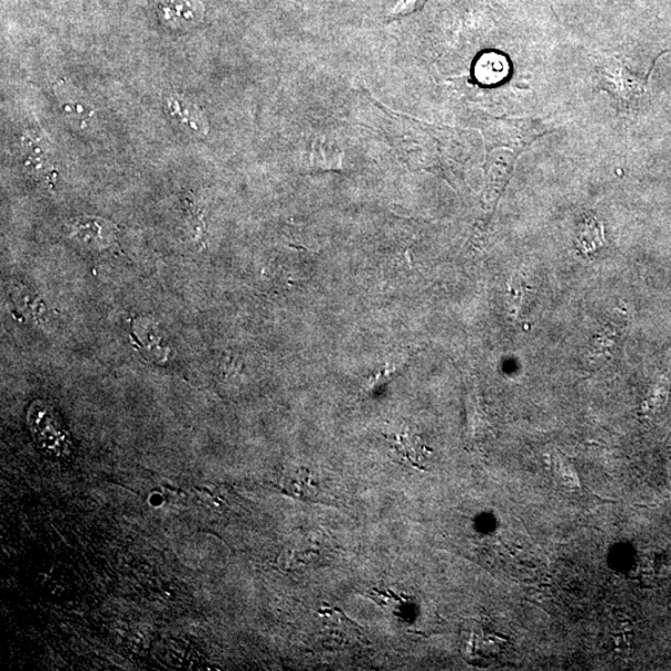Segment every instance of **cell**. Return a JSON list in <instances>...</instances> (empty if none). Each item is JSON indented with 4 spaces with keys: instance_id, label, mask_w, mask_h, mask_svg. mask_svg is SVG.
I'll return each instance as SVG.
<instances>
[{
    "instance_id": "4fadbf2b",
    "label": "cell",
    "mask_w": 671,
    "mask_h": 671,
    "mask_svg": "<svg viewBox=\"0 0 671 671\" xmlns=\"http://www.w3.org/2000/svg\"><path fill=\"white\" fill-rule=\"evenodd\" d=\"M61 103L64 114H66L68 117H72L74 123H78L82 120L84 126H86L85 124L87 118L93 116L90 108L84 106V104L82 103L74 102V98H72L71 96H68V94L65 93V88L64 94L62 95Z\"/></svg>"
},
{
    "instance_id": "6da1fadb",
    "label": "cell",
    "mask_w": 671,
    "mask_h": 671,
    "mask_svg": "<svg viewBox=\"0 0 671 671\" xmlns=\"http://www.w3.org/2000/svg\"><path fill=\"white\" fill-rule=\"evenodd\" d=\"M597 82L626 110H635L648 100V77L630 72L618 58L606 57L599 63Z\"/></svg>"
},
{
    "instance_id": "277c9868",
    "label": "cell",
    "mask_w": 671,
    "mask_h": 671,
    "mask_svg": "<svg viewBox=\"0 0 671 671\" xmlns=\"http://www.w3.org/2000/svg\"><path fill=\"white\" fill-rule=\"evenodd\" d=\"M627 321L625 315H615L592 339L586 351L587 366L600 368L616 356L617 349L625 338Z\"/></svg>"
},
{
    "instance_id": "30bf717a",
    "label": "cell",
    "mask_w": 671,
    "mask_h": 671,
    "mask_svg": "<svg viewBox=\"0 0 671 671\" xmlns=\"http://www.w3.org/2000/svg\"><path fill=\"white\" fill-rule=\"evenodd\" d=\"M394 447L398 452V456L404 461L412 464L413 467L424 469V460H426V449L422 446L416 437L407 436L403 434L394 440Z\"/></svg>"
},
{
    "instance_id": "52a82bcc",
    "label": "cell",
    "mask_w": 671,
    "mask_h": 671,
    "mask_svg": "<svg viewBox=\"0 0 671 671\" xmlns=\"http://www.w3.org/2000/svg\"><path fill=\"white\" fill-rule=\"evenodd\" d=\"M606 244L605 225L596 215L585 214L578 223L576 245L579 252L590 255Z\"/></svg>"
},
{
    "instance_id": "8fae6325",
    "label": "cell",
    "mask_w": 671,
    "mask_h": 671,
    "mask_svg": "<svg viewBox=\"0 0 671 671\" xmlns=\"http://www.w3.org/2000/svg\"><path fill=\"white\" fill-rule=\"evenodd\" d=\"M311 166L320 170H339L342 155L332 150L328 145L316 142L310 151Z\"/></svg>"
},
{
    "instance_id": "9c48e42d",
    "label": "cell",
    "mask_w": 671,
    "mask_h": 671,
    "mask_svg": "<svg viewBox=\"0 0 671 671\" xmlns=\"http://www.w3.org/2000/svg\"><path fill=\"white\" fill-rule=\"evenodd\" d=\"M528 292L529 286L524 279V276H522V274L519 271H515L514 275L511 276L508 286L507 306L510 320L514 322L518 320L522 308H524Z\"/></svg>"
},
{
    "instance_id": "ba28073f",
    "label": "cell",
    "mask_w": 671,
    "mask_h": 671,
    "mask_svg": "<svg viewBox=\"0 0 671 671\" xmlns=\"http://www.w3.org/2000/svg\"><path fill=\"white\" fill-rule=\"evenodd\" d=\"M23 152L26 170L38 175V179H45L52 168L47 160L46 146L39 143L38 137H32L31 140H25L24 137Z\"/></svg>"
},
{
    "instance_id": "7a4b0ae2",
    "label": "cell",
    "mask_w": 671,
    "mask_h": 671,
    "mask_svg": "<svg viewBox=\"0 0 671 671\" xmlns=\"http://www.w3.org/2000/svg\"><path fill=\"white\" fill-rule=\"evenodd\" d=\"M461 654L469 664L488 667L505 651L508 638L488 621L468 620L461 628Z\"/></svg>"
},
{
    "instance_id": "5b68a950",
    "label": "cell",
    "mask_w": 671,
    "mask_h": 671,
    "mask_svg": "<svg viewBox=\"0 0 671 671\" xmlns=\"http://www.w3.org/2000/svg\"><path fill=\"white\" fill-rule=\"evenodd\" d=\"M281 488L286 496L303 501H320L322 489L315 473L306 468H292L281 478Z\"/></svg>"
},
{
    "instance_id": "5bb4252c",
    "label": "cell",
    "mask_w": 671,
    "mask_h": 671,
    "mask_svg": "<svg viewBox=\"0 0 671 671\" xmlns=\"http://www.w3.org/2000/svg\"><path fill=\"white\" fill-rule=\"evenodd\" d=\"M426 0H398L396 8L393 9L392 15H407L423 6Z\"/></svg>"
},
{
    "instance_id": "7c38bea8",
    "label": "cell",
    "mask_w": 671,
    "mask_h": 671,
    "mask_svg": "<svg viewBox=\"0 0 671 671\" xmlns=\"http://www.w3.org/2000/svg\"><path fill=\"white\" fill-rule=\"evenodd\" d=\"M170 107L172 114L175 117H179L181 124L190 126L192 130L195 132H205V121L201 113L196 111V108L193 106H189L184 102L177 100V98H172L170 100Z\"/></svg>"
},
{
    "instance_id": "8992f818",
    "label": "cell",
    "mask_w": 671,
    "mask_h": 671,
    "mask_svg": "<svg viewBox=\"0 0 671 671\" xmlns=\"http://www.w3.org/2000/svg\"><path fill=\"white\" fill-rule=\"evenodd\" d=\"M167 22L177 26L193 25L203 14V8L196 0H156Z\"/></svg>"
},
{
    "instance_id": "3957f363",
    "label": "cell",
    "mask_w": 671,
    "mask_h": 671,
    "mask_svg": "<svg viewBox=\"0 0 671 671\" xmlns=\"http://www.w3.org/2000/svg\"><path fill=\"white\" fill-rule=\"evenodd\" d=\"M32 430L39 447L44 449L49 456L64 458L71 450V443L62 423L54 416L52 409L39 407L38 404L31 411Z\"/></svg>"
}]
</instances>
